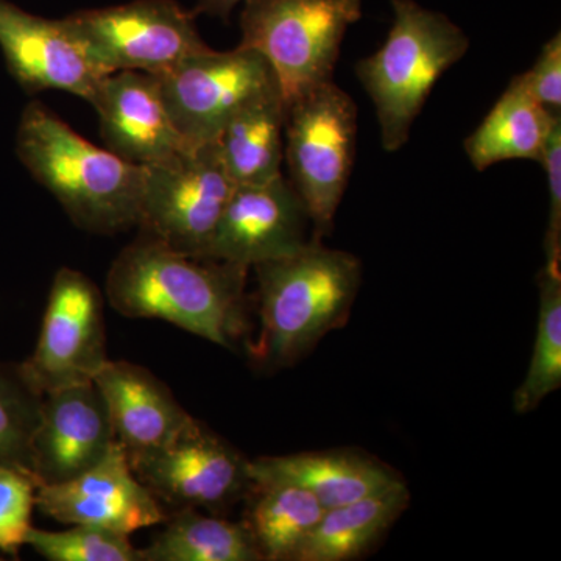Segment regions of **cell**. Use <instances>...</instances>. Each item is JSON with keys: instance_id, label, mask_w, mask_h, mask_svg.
Here are the masks:
<instances>
[{"instance_id": "cell-24", "label": "cell", "mask_w": 561, "mask_h": 561, "mask_svg": "<svg viewBox=\"0 0 561 561\" xmlns=\"http://www.w3.org/2000/svg\"><path fill=\"white\" fill-rule=\"evenodd\" d=\"M538 283L540 313L534 351L526 378L513 397L518 413L535 411L561 387V268L542 265Z\"/></svg>"}, {"instance_id": "cell-11", "label": "cell", "mask_w": 561, "mask_h": 561, "mask_svg": "<svg viewBox=\"0 0 561 561\" xmlns=\"http://www.w3.org/2000/svg\"><path fill=\"white\" fill-rule=\"evenodd\" d=\"M157 77L173 125L187 146L217 140L243 103L278 84L265 58L242 46L227 51L209 47Z\"/></svg>"}, {"instance_id": "cell-23", "label": "cell", "mask_w": 561, "mask_h": 561, "mask_svg": "<svg viewBox=\"0 0 561 561\" xmlns=\"http://www.w3.org/2000/svg\"><path fill=\"white\" fill-rule=\"evenodd\" d=\"M165 527L140 549L142 561H261L262 556L243 523H232L197 508H180Z\"/></svg>"}, {"instance_id": "cell-22", "label": "cell", "mask_w": 561, "mask_h": 561, "mask_svg": "<svg viewBox=\"0 0 561 561\" xmlns=\"http://www.w3.org/2000/svg\"><path fill=\"white\" fill-rule=\"evenodd\" d=\"M245 524L262 560L294 561L327 508L311 491L289 483H253Z\"/></svg>"}, {"instance_id": "cell-10", "label": "cell", "mask_w": 561, "mask_h": 561, "mask_svg": "<svg viewBox=\"0 0 561 561\" xmlns=\"http://www.w3.org/2000/svg\"><path fill=\"white\" fill-rule=\"evenodd\" d=\"M131 470L172 511L220 513L250 493V460L198 420L171 443L128 459Z\"/></svg>"}, {"instance_id": "cell-14", "label": "cell", "mask_w": 561, "mask_h": 561, "mask_svg": "<svg viewBox=\"0 0 561 561\" xmlns=\"http://www.w3.org/2000/svg\"><path fill=\"white\" fill-rule=\"evenodd\" d=\"M36 507L61 524L106 527L127 535L168 518L161 502L136 478L117 440L91 470L68 482L39 485Z\"/></svg>"}, {"instance_id": "cell-9", "label": "cell", "mask_w": 561, "mask_h": 561, "mask_svg": "<svg viewBox=\"0 0 561 561\" xmlns=\"http://www.w3.org/2000/svg\"><path fill=\"white\" fill-rule=\"evenodd\" d=\"M103 305L102 290L84 273L70 267L55 273L35 351L18 364L41 397L94 381L110 360Z\"/></svg>"}, {"instance_id": "cell-20", "label": "cell", "mask_w": 561, "mask_h": 561, "mask_svg": "<svg viewBox=\"0 0 561 561\" xmlns=\"http://www.w3.org/2000/svg\"><path fill=\"white\" fill-rule=\"evenodd\" d=\"M286 103L278 84L249 99L217 138L236 186L260 184L283 175Z\"/></svg>"}, {"instance_id": "cell-27", "label": "cell", "mask_w": 561, "mask_h": 561, "mask_svg": "<svg viewBox=\"0 0 561 561\" xmlns=\"http://www.w3.org/2000/svg\"><path fill=\"white\" fill-rule=\"evenodd\" d=\"M36 483L28 472L0 468V551L16 557L32 527Z\"/></svg>"}, {"instance_id": "cell-26", "label": "cell", "mask_w": 561, "mask_h": 561, "mask_svg": "<svg viewBox=\"0 0 561 561\" xmlns=\"http://www.w3.org/2000/svg\"><path fill=\"white\" fill-rule=\"evenodd\" d=\"M25 545L50 561H142V553L133 546L130 535L84 524L61 531L32 526Z\"/></svg>"}, {"instance_id": "cell-6", "label": "cell", "mask_w": 561, "mask_h": 561, "mask_svg": "<svg viewBox=\"0 0 561 561\" xmlns=\"http://www.w3.org/2000/svg\"><path fill=\"white\" fill-rule=\"evenodd\" d=\"M356 146L357 106L334 80L286 103L284 160L313 225V238L332 231Z\"/></svg>"}, {"instance_id": "cell-29", "label": "cell", "mask_w": 561, "mask_h": 561, "mask_svg": "<svg viewBox=\"0 0 561 561\" xmlns=\"http://www.w3.org/2000/svg\"><path fill=\"white\" fill-rule=\"evenodd\" d=\"M524 87L542 108L561 116V33L557 32L542 46L537 61L527 72L519 73Z\"/></svg>"}, {"instance_id": "cell-30", "label": "cell", "mask_w": 561, "mask_h": 561, "mask_svg": "<svg viewBox=\"0 0 561 561\" xmlns=\"http://www.w3.org/2000/svg\"><path fill=\"white\" fill-rule=\"evenodd\" d=\"M241 2H243V0H197L192 13H194V16H197V14H206V16L227 20L231 11L234 10V7Z\"/></svg>"}, {"instance_id": "cell-16", "label": "cell", "mask_w": 561, "mask_h": 561, "mask_svg": "<svg viewBox=\"0 0 561 561\" xmlns=\"http://www.w3.org/2000/svg\"><path fill=\"white\" fill-rule=\"evenodd\" d=\"M91 105L98 111L106 149L133 164H158L187 147L173 125L160 79L153 73H108Z\"/></svg>"}, {"instance_id": "cell-8", "label": "cell", "mask_w": 561, "mask_h": 561, "mask_svg": "<svg viewBox=\"0 0 561 561\" xmlns=\"http://www.w3.org/2000/svg\"><path fill=\"white\" fill-rule=\"evenodd\" d=\"M106 73L117 70L161 76L209 49L192 11L175 0H133L65 18Z\"/></svg>"}, {"instance_id": "cell-25", "label": "cell", "mask_w": 561, "mask_h": 561, "mask_svg": "<svg viewBox=\"0 0 561 561\" xmlns=\"http://www.w3.org/2000/svg\"><path fill=\"white\" fill-rule=\"evenodd\" d=\"M41 404L43 397L24 381L18 364L0 362V468L32 476V440Z\"/></svg>"}, {"instance_id": "cell-18", "label": "cell", "mask_w": 561, "mask_h": 561, "mask_svg": "<svg viewBox=\"0 0 561 561\" xmlns=\"http://www.w3.org/2000/svg\"><path fill=\"white\" fill-rule=\"evenodd\" d=\"M250 476L253 483H289L311 491L327 511L404 482L389 465L354 449L260 457L250 460Z\"/></svg>"}, {"instance_id": "cell-4", "label": "cell", "mask_w": 561, "mask_h": 561, "mask_svg": "<svg viewBox=\"0 0 561 561\" xmlns=\"http://www.w3.org/2000/svg\"><path fill=\"white\" fill-rule=\"evenodd\" d=\"M391 10L382 46L354 70L375 105L382 149L394 153L411 138L435 83L468 54L470 38L446 14L415 0H391Z\"/></svg>"}, {"instance_id": "cell-5", "label": "cell", "mask_w": 561, "mask_h": 561, "mask_svg": "<svg viewBox=\"0 0 561 561\" xmlns=\"http://www.w3.org/2000/svg\"><path fill=\"white\" fill-rule=\"evenodd\" d=\"M239 46L271 66L284 103L332 80L362 0H243Z\"/></svg>"}, {"instance_id": "cell-21", "label": "cell", "mask_w": 561, "mask_h": 561, "mask_svg": "<svg viewBox=\"0 0 561 561\" xmlns=\"http://www.w3.org/2000/svg\"><path fill=\"white\" fill-rule=\"evenodd\" d=\"M409 500L408 485L401 482L341 507L328 508L294 561L357 559L393 526L408 508Z\"/></svg>"}, {"instance_id": "cell-7", "label": "cell", "mask_w": 561, "mask_h": 561, "mask_svg": "<svg viewBox=\"0 0 561 561\" xmlns=\"http://www.w3.org/2000/svg\"><path fill=\"white\" fill-rule=\"evenodd\" d=\"M236 183L217 140L147 165L138 228L190 256L205 257Z\"/></svg>"}, {"instance_id": "cell-28", "label": "cell", "mask_w": 561, "mask_h": 561, "mask_svg": "<svg viewBox=\"0 0 561 561\" xmlns=\"http://www.w3.org/2000/svg\"><path fill=\"white\" fill-rule=\"evenodd\" d=\"M548 176L549 220L545 234V265L561 268V119L549 133L540 162Z\"/></svg>"}, {"instance_id": "cell-19", "label": "cell", "mask_w": 561, "mask_h": 561, "mask_svg": "<svg viewBox=\"0 0 561 561\" xmlns=\"http://www.w3.org/2000/svg\"><path fill=\"white\" fill-rule=\"evenodd\" d=\"M559 119L531 98L522 76L513 77L485 119L465 139V153L479 172L501 161L541 162L549 133Z\"/></svg>"}, {"instance_id": "cell-2", "label": "cell", "mask_w": 561, "mask_h": 561, "mask_svg": "<svg viewBox=\"0 0 561 561\" xmlns=\"http://www.w3.org/2000/svg\"><path fill=\"white\" fill-rule=\"evenodd\" d=\"M16 153L80 230L117 234L138 227L146 168L95 146L43 103L22 111Z\"/></svg>"}, {"instance_id": "cell-15", "label": "cell", "mask_w": 561, "mask_h": 561, "mask_svg": "<svg viewBox=\"0 0 561 561\" xmlns=\"http://www.w3.org/2000/svg\"><path fill=\"white\" fill-rule=\"evenodd\" d=\"M116 443L108 408L95 382L77 383L43 397L32 440V476L55 485L91 470Z\"/></svg>"}, {"instance_id": "cell-12", "label": "cell", "mask_w": 561, "mask_h": 561, "mask_svg": "<svg viewBox=\"0 0 561 561\" xmlns=\"http://www.w3.org/2000/svg\"><path fill=\"white\" fill-rule=\"evenodd\" d=\"M0 49L28 94L69 92L91 105L108 76L65 18L36 16L7 0H0Z\"/></svg>"}, {"instance_id": "cell-1", "label": "cell", "mask_w": 561, "mask_h": 561, "mask_svg": "<svg viewBox=\"0 0 561 561\" xmlns=\"http://www.w3.org/2000/svg\"><path fill=\"white\" fill-rule=\"evenodd\" d=\"M249 271L180 253L140 232L111 264L105 297L127 319L168 321L232 350L247 332Z\"/></svg>"}, {"instance_id": "cell-3", "label": "cell", "mask_w": 561, "mask_h": 561, "mask_svg": "<svg viewBox=\"0 0 561 561\" xmlns=\"http://www.w3.org/2000/svg\"><path fill=\"white\" fill-rule=\"evenodd\" d=\"M260 334L251 357L287 367L348 320L362 280L359 257L312 238L287 256L254 265Z\"/></svg>"}, {"instance_id": "cell-13", "label": "cell", "mask_w": 561, "mask_h": 561, "mask_svg": "<svg viewBox=\"0 0 561 561\" xmlns=\"http://www.w3.org/2000/svg\"><path fill=\"white\" fill-rule=\"evenodd\" d=\"M311 221L300 195L284 175L238 184L221 214L206 260L253 268L300 250Z\"/></svg>"}, {"instance_id": "cell-17", "label": "cell", "mask_w": 561, "mask_h": 561, "mask_svg": "<svg viewBox=\"0 0 561 561\" xmlns=\"http://www.w3.org/2000/svg\"><path fill=\"white\" fill-rule=\"evenodd\" d=\"M94 382L128 459L162 448L195 420L164 382L131 362H106Z\"/></svg>"}]
</instances>
